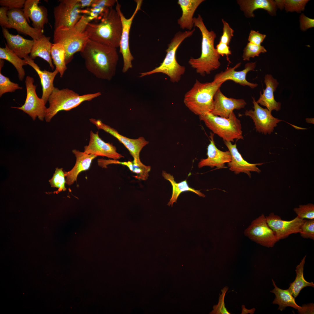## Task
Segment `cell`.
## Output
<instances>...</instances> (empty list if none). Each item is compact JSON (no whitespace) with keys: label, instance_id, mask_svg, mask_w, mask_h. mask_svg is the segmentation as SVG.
Segmentation results:
<instances>
[{"label":"cell","instance_id":"6da1fadb","mask_svg":"<svg viewBox=\"0 0 314 314\" xmlns=\"http://www.w3.org/2000/svg\"><path fill=\"white\" fill-rule=\"evenodd\" d=\"M80 54L87 69L97 78L109 81L115 75L119 60L116 48L89 39Z\"/></svg>","mask_w":314,"mask_h":314},{"label":"cell","instance_id":"7a4b0ae2","mask_svg":"<svg viewBox=\"0 0 314 314\" xmlns=\"http://www.w3.org/2000/svg\"><path fill=\"white\" fill-rule=\"evenodd\" d=\"M193 21L194 26L198 28L201 34V54L199 58H190L188 63L197 73L204 76L210 74L212 71L218 69L220 66V56L217 53L214 45L217 35L214 31L208 30L200 15L197 17H194Z\"/></svg>","mask_w":314,"mask_h":314},{"label":"cell","instance_id":"3957f363","mask_svg":"<svg viewBox=\"0 0 314 314\" xmlns=\"http://www.w3.org/2000/svg\"><path fill=\"white\" fill-rule=\"evenodd\" d=\"M85 31L90 40L117 48L119 46L122 31L120 16L116 9L110 7L99 22L88 23Z\"/></svg>","mask_w":314,"mask_h":314},{"label":"cell","instance_id":"277c9868","mask_svg":"<svg viewBox=\"0 0 314 314\" xmlns=\"http://www.w3.org/2000/svg\"><path fill=\"white\" fill-rule=\"evenodd\" d=\"M90 21L88 16L84 15L73 27L54 30L53 43H60L63 46L66 65L71 61L75 53L82 51L88 41L89 38L85 28Z\"/></svg>","mask_w":314,"mask_h":314},{"label":"cell","instance_id":"5b68a950","mask_svg":"<svg viewBox=\"0 0 314 314\" xmlns=\"http://www.w3.org/2000/svg\"><path fill=\"white\" fill-rule=\"evenodd\" d=\"M223 83H201L196 80L192 87L185 94L183 102L192 112L199 116L211 112L213 106L214 97Z\"/></svg>","mask_w":314,"mask_h":314},{"label":"cell","instance_id":"8992f818","mask_svg":"<svg viewBox=\"0 0 314 314\" xmlns=\"http://www.w3.org/2000/svg\"><path fill=\"white\" fill-rule=\"evenodd\" d=\"M195 30V29L193 28L191 31L183 32L179 31L177 33L168 44V48L165 50L166 56L160 65L150 71L140 73V77H142L161 73L168 76L172 82H178L181 76L184 74L185 68L184 66L180 65L177 62L176 52L181 43L186 38L192 36Z\"/></svg>","mask_w":314,"mask_h":314},{"label":"cell","instance_id":"52a82bcc","mask_svg":"<svg viewBox=\"0 0 314 314\" xmlns=\"http://www.w3.org/2000/svg\"><path fill=\"white\" fill-rule=\"evenodd\" d=\"M101 95V92H97L80 95L67 88L60 90L55 87L48 99L49 106L46 112L45 121L49 122L59 111L69 110L83 102L90 101Z\"/></svg>","mask_w":314,"mask_h":314},{"label":"cell","instance_id":"ba28073f","mask_svg":"<svg viewBox=\"0 0 314 314\" xmlns=\"http://www.w3.org/2000/svg\"><path fill=\"white\" fill-rule=\"evenodd\" d=\"M199 117L200 120L214 134L218 135L224 141L233 142L235 139H244L240 121L233 112L228 118L214 115L210 112Z\"/></svg>","mask_w":314,"mask_h":314},{"label":"cell","instance_id":"9c48e42d","mask_svg":"<svg viewBox=\"0 0 314 314\" xmlns=\"http://www.w3.org/2000/svg\"><path fill=\"white\" fill-rule=\"evenodd\" d=\"M54 8V30L61 27L71 28L83 15L78 0H61Z\"/></svg>","mask_w":314,"mask_h":314},{"label":"cell","instance_id":"30bf717a","mask_svg":"<svg viewBox=\"0 0 314 314\" xmlns=\"http://www.w3.org/2000/svg\"><path fill=\"white\" fill-rule=\"evenodd\" d=\"M136 4L135 9L131 16L128 19L125 17L121 11L120 5L117 0L116 10L118 13L121 19L122 31L120 42L119 52L122 55L123 65L122 71L125 73L133 67L132 61L134 59L129 46V35L132 22L135 15L140 9L142 3V0H135Z\"/></svg>","mask_w":314,"mask_h":314},{"label":"cell","instance_id":"8fae6325","mask_svg":"<svg viewBox=\"0 0 314 314\" xmlns=\"http://www.w3.org/2000/svg\"><path fill=\"white\" fill-rule=\"evenodd\" d=\"M34 79L27 76L25 83L26 90V97L24 104L19 107L11 108L21 110L28 114L35 120L38 117L40 120L43 121L45 119L47 108L44 101L38 96L36 89V86L33 84Z\"/></svg>","mask_w":314,"mask_h":314},{"label":"cell","instance_id":"7c38bea8","mask_svg":"<svg viewBox=\"0 0 314 314\" xmlns=\"http://www.w3.org/2000/svg\"><path fill=\"white\" fill-rule=\"evenodd\" d=\"M244 234L251 240L268 248L273 247L278 241L274 232L267 224L263 214L251 222L245 230Z\"/></svg>","mask_w":314,"mask_h":314},{"label":"cell","instance_id":"4fadbf2b","mask_svg":"<svg viewBox=\"0 0 314 314\" xmlns=\"http://www.w3.org/2000/svg\"><path fill=\"white\" fill-rule=\"evenodd\" d=\"M89 120L98 129H102L109 133L122 143L129 151L134 162L138 163H142L140 158V152L143 148L149 143L144 137H141L135 139L129 138L120 135L116 130L104 124L99 120L91 118Z\"/></svg>","mask_w":314,"mask_h":314},{"label":"cell","instance_id":"5bb4252c","mask_svg":"<svg viewBox=\"0 0 314 314\" xmlns=\"http://www.w3.org/2000/svg\"><path fill=\"white\" fill-rule=\"evenodd\" d=\"M265 218L267 224L274 232L278 241L292 234L299 233L301 226L306 220L300 219L297 216L291 220H284L273 213H271Z\"/></svg>","mask_w":314,"mask_h":314},{"label":"cell","instance_id":"9a60e30c","mask_svg":"<svg viewBox=\"0 0 314 314\" xmlns=\"http://www.w3.org/2000/svg\"><path fill=\"white\" fill-rule=\"evenodd\" d=\"M252 99L254 110H246L244 115L250 117L253 119L257 131L265 135L270 134L273 132L277 124L281 120L273 116L271 112L267 109L260 106L254 98Z\"/></svg>","mask_w":314,"mask_h":314},{"label":"cell","instance_id":"2e32d148","mask_svg":"<svg viewBox=\"0 0 314 314\" xmlns=\"http://www.w3.org/2000/svg\"><path fill=\"white\" fill-rule=\"evenodd\" d=\"M241 64V63H239L233 67H227L224 71H221L215 75L213 81L217 83H224L228 80H231L241 85L247 86L252 89L255 88L258 86V84L248 81L246 79V76L249 72L255 71L256 62L247 63L245 64L243 70L236 71L235 69Z\"/></svg>","mask_w":314,"mask_h":314},{"label":"cell","instance_id":"e0dca14e","mask_svg":"<svg viewBox=\"0 0 314 314\" xmlns=\"http://www.w3.org/2000/svg\"><path fill=\"white\" fill-rule=\"evenodd\" d=\"M246 104L243 99L227 97L219 88L214 96L213 108L210 113L215 116L228 118L234 110L243 108Z\"/></svg>","mask_w":314,"mask_h":314},{"label":"cell","instance_id":"ac0fdd59","mask_svg":"<svg viewBox=\"0 0 314 314\" xmlns=\"http://www.w3.org/2000/svg\"><path fill=\"white\" fill-rule=\"evenodd\" d=\"M84 151L88 154L97 156L107 157L116 160L124 157L117 151L116 147L112 144L106 143L99 137L98 132H90V138L88 144L84 147Z\"/></svg>","mask_w":314,"mask_h":314},{"label":"cell","instance_id":"d6986e66","mask_svg":"<svg viewBox=\"0 0 314 314\" xmlns=\"http://www.w3.org/2000/svg\"><path fill=\"white\" fill-rule=\"evenodd\" d=\"M214 134L210 133V143L207 148V157L201 159L198 164L199 168L204 166H209L211 168L215 167L217 169L224 168L225 163H228L231 160V156L230 151H222L216 147L214 140Z\"/></svg>","mask_w":314,"mask_h":314},{"label":"cell","instance_id":"ffe728a7","mask_svg":"<svg viewBox=\"0 0 314 314\" xmlns=\"http://www.w3.org/2000/svg\"><path fill=\"white\" fill-rule=\"evenodd\" d=\"M9 19L8 28L16 29L20 33L28 35L33 40L38 39L43 35L44 31L30 26L25 17L22 9H13L7 13Z\"/></svg>","mask_w":314,"mask_h":314},{"label":"cell","instance_id":"44dd1931","mask_svg":"<svg viewBox=\"0 0 314 314\" xmlns=\"http://www.w3.org/2000/svg\"><path fill=\"white\" fill-rule=\"evenodd\" d=\"M39 0H26L22 9L28 22L29 18L33 27L44 31V26L48 22V10L42 6H39Z\"/></svg>","mask_w":314,"mask_h":314},{"label":"cell","instance_id":"7402d4cb","mask_svg":"<svg viewBox=\"0 0 314 314\" xmlns=\"http://www.w3.org/2000/svg\"><path fill=\"white\" fill-rule=\"evenodd\" d=\"M224 142L231 156V161L227 164L230 171L233 172L236 174L240 173H245L250 177L251 176L250 172L259 173L261 172L256 166L261 165L263 163L251 164L248 163L244 159L239 152L236 144H233L231 142Z\"/></svg>","mask_w":314,"mask_h":314},{"label":"cell","instance_id":"603a6c76","mask_svg":"<svg viewBox=\"0 0 314 314\" xmlns=\"http://www.w3.org/2000/svg\"><path fill=\"white\" fill-rule=\"evenodd\" d=\"M2 28V32L6 40V45L8 48L21 58L28 56L31 52L34 42L33 40L26 39L17 35L10 33L7 28Z\"/></svg>","mask_w":314,"mask_h":314},{"label":"cell","instance_id":"cb8c5ba5","mask_svg":"<svg viewBox=\"0 0 314 314\" xmlns=\"http://www.w3.org/2000/svg\"><path fill=\"white\" fill-rule=\"evenodd\" d=\"M264 78L266 88L263 90V94L260 92V97L256 102L258 104L266 107L271 112L273 110L278 111L281 109V103L275 100L274 93L279 83L270 74H266Z\"/></svg>","mask_w":314,"mask_h":314},{"label":"cell","instance_id":"d4e9b609","mask_svg":"<svg viewBox=\"0 0 314 314\" xmlns=\"http://www.w3.org/2000/svg\"><path fill=\"white\" fill-rule=\"evenodd\" d=\"M72 152L76 158L75 164L70 170L64 172L66 183L69 185L76 181L78 176L81 172L89 169L92 160L97 157L76 149L73 150Z\"/></svg>","mask_w":314,"mask_h":314},{"label":"cell","instance_id":"484cf974","mask_svg":"<svg viewBox=\"0 0 314 314\" xmlns=\"http://www.w3.org/2000/svg\"><path fill=\"white\" fill-rule=\"evenodd\" d=\"M240 10L247 18L254 17V12L256 10L263 9L272 16H276L277 7L273 0H238L237 1Z\"/></svg>","mask_w":314,"mask_h":314},{"label":"cell","instance_id":"4316f807","mask_svg":"<svg viewBox=\"0 0 314 314\" xmlns=\"http://www.w3.org/2000/svg\"><path fill=\"white\" fill-rule=\"evenodd\" d=\"M24 59L25 60L27 65L33 68L39 76L42 87V92L41 98L46 104L48 101L49 96L55 88L53 82L55 76L59 73L58 70L56 68L53 72H50L45 70H42L29 56L25 57Z\"/></svg>","mask_w":314,"mask_h":314},{"label":"cell","instance_id":"83f0119b","mask_svg":"<svg viewBox=\"0 0 314 314\" xmlns=\"http://www.w3.org/2000/svg\"><path fill=\"white\" fill-rule=\"evenodd\" d=\"M204 0H179L177 3L182 11L181 16L177 20L178 24L183 29L191 31L194 26L193 16L199 6Z\"/></svg>","mask_w":314,"mask_h":314},{"label":"cell","instance_id":"f1b7e54d","mask_svg":"<svg viewBox=\"0 0 314 314\" xmlns=\"http://www.w3.org/2000/svg\"><path fill=\"white\" fill-rule=\"evenodd\" d=\"M50 38L43 34L38 39L34 40L29 56L33 60L38 57L42 58L48 62L53 69L54 67L51 54L52 44L50 41Z\"/></svg>","mask_w":314,"mask_h":314},{"label":"cell","instance_id":"f546056e","mask_svg":"<svg viewBox=\"0 0 314 314\" xmlns=\"http://www.w3.org/2000/svg\"><path fill=\"white\" fill-rule=\"evenodd\" d=\"M273 285L274 288L270 292L274 294L275 298L273 301V304L279 306L278 310L281 311L284 310L286 307L290 306L297 309L298 311L301 308L296 303L295 298L291 294L288 289H281L276 285L273 279H272Z\"/></svg>","mask_w":314,"mask_h":314},{"label":"cell","instance_id":"4dcf8cb0","mask_svg":"<svg viewBox=\"0 0 314 314\" xmlns=\"http://www.w3.org/2000/svg\"><path fill=\"white\" fill-rule=\"evenodd\" d=\"M162 175L165 179L169 181L172 187V197L167 204L169 206H172L174 202H176L177 198L181 192L185 191H191L197 194L200 197H205V195L199 190H196L190 187L186 180L179 183H176L174 180L172 175L167 173L164 171H163Z\"/></svg>","mask_w":314,"mask_h":314},{"label":"cell","instance_id":"1f68e13d","mask_svg":"<svg viewBox=\"0 0 314 314\" xmlns=\"http://www.w3.org/2000/svg\"><path fill=\"white\" fill-rule=\"evenodd\" d=\"M111 164H120L126 166L129 170L135 174L134 176L137 179L142 180H146L149 176V172L151 169L150 166H146L142 163H138L134 162H120L114 160H104L103 164L106 167Z\"/></svg>","mask_w":314,"mask_h":314},{"label":"cell","instance_id":"d6a6232c","mask_svg":"<svg viewBox=\"0 0 314 314\" xmlns=\"http://www.w3.org/2000/svg\"><path fill=\"white\" fill-rule=\"evenodd\" d=\"M306 257L305 255L302 259L301 262L296 267L295 271L296 276L294 281L290 284V286L288 289L291 294L294 298H296L299 294L302 289L307 286H311L314 288V284L313 282L307 281L304 276V268L305 263V260Z\"/></svg>","mask_w":314,"mask_h":314},{"label":"cell","instance_id":"836d02e7","mask_svg":"<svg viewBox=\"0 0 314 314\" xmlns=\"http://www.w3.org/2000/svg\"><path fill=\"white\" fill-rule=\"evenodd\" d=\"M5 44V47L0 48V59L6 60L12 63L17 70L19 80L22 81L25 75L23 66L27 64L24 59L19 57Z\"/></svg>","mask_w":314,"mask_h":314},{"label":"cell","instance_id":"e575fe53","mask_svg":"<svg viewBox=\"0 0 314 314\" xmlns=\"http://www.w3.org/2000/svg\"><path fill=\"white\" fill-rule=\"evenodd\" d=\"M117 0H94L89 9H85V14L89 15L91 20L95 19L100 20L109 9L113 7Z\"/></svg>","mask_w":314,"mask_h":314},{"label":"cell","instance_id":"d590c367","mask_svg":"<svg viewBox=\"0 0 314 314\" xmlns=\"http://www.w3.org/2000/svg\"><path fill=\"white\" fill-rule=\"evenodd\" d=\"M51 56L56 68L58 70L60 76L62 77L67 69L65 61V52L63 46L60 43H53Z\"/></svg>","mask_w":314,"mask_h":314},{"label":"cell","instance_id":"8d00e7d4","mask_svg":"<svg viewBox=\"0 0 314 314\" xmlns=\"http://www.w3.org/2000/svg\"><path fill=\"white\" fill-rule=\"evenodd\" d=\"M65 177L63 168H56L53 177L49 181L52 187L58 188L54 193H58L61 191H65L66 190L65 186L66 183Z\"/></svg>","mask_w":314,"mask_h":314},{"label":"cell","instance_id":"74e56055","mask_svg":"<svg viewBox=\"0 0 314 314\" xmlns=\"http://www.w3.org/2000/svg\"><path fill=\"white\" fill-rule=\"evenodd\" d=\"M267 52L266 49L264 46L249 42L243 50V60L244 61H249L251 58L258 56L261 53H264Z\"/></svg>","mask_w":314,"mask_h":314},{"label":"cell","instance_id":"f35d334b","mask_svg":"<svg viewBox=\"0 0 314 314\" xmlns=\"http://www.w3.org/2000/svg\"><path fill=\"white\" fill-rule=\"evenodd\" d=\"M22 87L19 85L11 82L9 78L2 74L0 69V97L4 93L14 92L17 89H22Z\"/></svg>","mask_w":314,"mask_h":314},{"label":"cell","instance_id":"ab89813d","mask_svg":"<svg viewBox=\"0 0 314 314\" xmlns=\"http://www.w3.org/2000/svg\"><path fill=\"white\" fill-rule=\"evenodd\" d=\"M308 0H284V8L287 13L295 12L300 13L304 11Z\"/></svg>","mask_w":314,"mask_h":314},{"label":"cell","instance_id":"60d3db41","mask_svg":"<svg viewBox=\"0 0 314 314\" xmlns=\"http://www.w3.org/2000/svg\"><path fill=\"white\" fill-rule=\"evenodd\" d=\"M293 210L300 219H314V205L313 204L300 205L298 207L295 208Z\"/></svg>","mask_w":314,"mask_h":314},{"label":"cell","instance_id":"b9f144b4","mask_svg":"<svg viewBox=\"0 0 314 314\" xmlns=\"http://www.w3.org/2000/svg\"><path fill=\"white\" fill-rule=\"evenodd\" d=\"M301 236L304 238L314 240V219L306 220L301 228Z\"/></svg>","mask_w":314,"mask_h":314},{"label":"cell","instance_id":"7bdbcfd3","mask_svg":"<svg viewBox=\"0 0 314 314\" xmlns=\"http://www.w3.org/2000/svg\"><path fill=\"white\" fill-rule=\"evenodd\" d=\"M228 288L225 287L221 290V294L220 295L218 304L213 307L214 310L212 311L213 314H230L225 306L224 298L226 293L228 290Z\"/></svg>","mask_w":314,"mask_h":314},{"label":"cell","instance_id":"ee69618b","mask_svg":"<svg viewBox=\"0 0 314 314\" xmlns=\"http://www.w3.org/2000/svg\"><path fill=\"white\" fill-rule=\"evenodd\" d=\"M222 20L223 24V33L220 42L229 45L234 36V31L224 19H222Z\"/></svg>","mask_w":314,"mask_h":314},{"label":"cell","instance_id":"f6af8a7d","mask_svg":"<svg viewBox=\"0 0 314 314\" xmlns=\"http://www.w3.org/2000/svg\"><path fill=\"white\" fill-rule=\"evenodd\" d=\"M25 0H0V5L8 8L9 10L24 8Z\"/></svg>","mask_w":314,"mask_h":314},{"label":"cell","instance_id":"bcb514c9","mask_svg":"<svg viewBox=\"0 0 314 314\" xmlns=\"http://www.w3.org/2000/svg\"><path fill=\"white\" fill-rule=\"evenodd\" d=\"M300 28L302 31H306L308 29L314 27V19L309 18L301 13L299 18Z\"/></svg>","mask_w":314,"mask_h":314},{"label":"cell","instance_id":"7dc6e473","mask_svg":"<svg viewBox=\"0 0 314 314\" xmlns=\"http://www.w3.org/2000/svg\"><path fill=\"white\" fill-rule=\"evenodd\" d=\"M266 36L265 35L261 33L258 31L251 30L249 33L248 40L250 42L261 45Z\"/></svg>","mask_w":314,"mask_h":314},{"label":"cell","instance_id":"c3c4849f","mask_svg":"<svg viewBox=\"0 0 314 314\" xmlns=\"http://www.w3.org/2000/svg\"><path fill=\"white\" fill-rule=\"evenodd\" d=\"M216 49L217 53L220 56H226L227 60L230 62L228 57L229 55L231 54V51L230 49L229 45L220 42L216 46Z\"/></svg>","mask_w":314,"mask_h":314},{"label":"cell","instance_id":"681fc988","mask_svg":"<svg viewBox=\"0 0 314 314\" xmlns=\"http://www.w3.org/2000/svg\"><path fill=\"white\" fill-rule=\"evenodd\" d=\"M9 9L6 7L0 8V24L2 28H8L9 19L7 15Z\"/></svg>","mask_w":314,"mask_h":314},{"label":"cell","instance_id":"f907efd6","mask_svg":"<svg viewBox=\"0 0 314 314\" xmlns=\"http://www.w3.org/2000/svg\"><path fill=\"white\" fill-rule=\"evenodd\" d=\"M298 312L299 314H314V304L303 305L301 309Z\"/></svg>","mask_w":314,"mask_h":314},{"label":"cell","instance_id":"816d5d0a","mask_svg":"<svg viewBox=\"0 0 314 314\" xmlns=\"http://www.w3.org/2000/svg\"><path fill=\"white\" fill-rule=\"evenodd\" d=\"M81 9L91 7L94 0H78Z\"/></svg>","mask_w":314,"mask_h":314},{"label":"cell","instance_id":"f5cc1de1","mask_svg":"<svg viewBox=\"0 0 314 314\" xmlns=\"http://www.w3.org/2000/svg\"><path fill=\"white\" fill-rule=\"evenodd\" d=\"M274 1L277 8L281 10L284 9V0H276Z\"/></svg>","mask_w":314,"mask_h":314}]
</instances>
